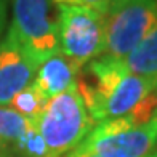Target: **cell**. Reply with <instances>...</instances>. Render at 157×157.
<instances>
[{
    "label": "cell",
    "instance_id": "ba28073f",
    "mask_svg": "<svg viewBox=\"0 0 157 157\" xmlns=\"http://www.w3.org/2000/svg\"><path fill=\"white\" fill-rule=\"evenodd\" d=\"M80 69V64H77L75 61L69 59L67 56L61 53H56L39 66L37 74L34 77V83L50 99L75 87L77 74Z\"/></svg>",
    "mask_w": 157,
    "mask_h": 157
},
{
    "label": "cell",
    "instance_id": "52a82bcc",
    "mask_svg": "<svg viewBox=\"0 0 157 157\" xmlns=\"http://www.w3.org/2000/svg\"><path fill=\"white\" fill-rule=\"evenodd\" d=\"M154 90H157V75L146 77L127 72L106 96L96 124L108 119L128 116Z\"/></svg>",
    "mask_w": 157,
    "mask_h": 157
},
{
    "label": "cell",
    "instance_id": "3957f363",
    "mask_svg": "<svg viewBox=\"0 0 157 157\" xmlns=\"http://www.w3.org/2000/svg\"><path fill=\"white\" fill-rule=\"evenodd\" d=\"M157 26V0H111L103 55L124 59Z\"/></svg>",
    "mask_w": 157,
    "mask_h": 157
},
{
    "label": "cell",
    "instance_id": "2e32d148",
    "mask_svg": "<svg viewBox=\"0 0 157 157\" xmlns=\"http://www.w3.org/2000/svg\"><path fill=\"white\" fill-rule=\"evenodd\" d=\"M154 117H157V111H155V114H154Z\"/></svg>",
    "mask_w": 157,
    "mask_h": 157
},
{
    "label": "cell",
    "instance_id": "7c38bea8",
    "mask_svg": "<svg viewBox=\"0 0 157 157\" xmlns=\"http://www.w3.org/2000/svg\"><path fill=\"white\" fill-rule=\"evenodd\" d=\"M55 5H75V6H87V8L96 10L106 15L109 8L111 0H53Z\"/></svg>",
    "mask_w": 157,
    "mask_h": 157
},
{
    "label": "cell",
    "instance_id": "6da1fadb",
    "mask_svg": "<svg viewBox=\"0 0 157 157\" xmlns=\"http://www.w3.org/2000/svg\"><path fill=\"white\" fill-rule=\"evenodd\" d=\"M34 124L45 141L50 157H66L96 125L77 87L50 98Z\"/></svg>",
    "mask_w": 157,
    "mask_h": 157
},
{
    "label": "cell",
    "instance_id": "9a60e30c",
    "mask_svg": "<svg viewBox=\"0 0 157 157\" xmlns=\"http://www.w3.org/2000/svg\"><path fill=\"white\" fill-rule=\"evenodd\" d=\"M0 157H15L11 152V149L2 141H0Z\"/></svg>",
    "mask_w": 157,
    "mask_h": 157
},
{
    "label": "cell",
    "instance_id": "4fadbf2b",
    "mask_svg": "<svg viewBox=\"0 0 157 157\" xmlns=\"http://www.w3.org/2000/svg\"><path fill=\"white\" fill-rule=\"evenodd\" d=\"M8 2L10 0H0V40L5 31V24H6V16H8Z\"/></svg>",
    "mask_w": 157,
    "mask_h": 157
},
{
    "label": "cell",
    "instance_id": "5b68a950",
    "mask_svg": "<svg viewBox=\"0 0 157 157\" xmlns=\"http://www.w3.org/2000/svg\"><path fill=\"white\" fill-rule=\"evenodd\" d=\"M58 16L61 55L80 66L103 55L106 15L87 6L58 5Z\"/></svg>",
    "mask_w": 157,
    "mask_h": 157
},
{
    "label": "cell",
    "instance_id": "30bf717a",
    "mask_svg": "<svg viewBox=\"0 0 157 157\" xmlns=\"http://www.w3.org/2000/svg\"><path fill=\"white\" fill-rule=\"evenodd\" d=\"M47 103H48V98L44 95V91L32 82L31 85H27L24 90H21L19 93L13 98L10 106H11V109L19 112L23 117L29 119L31 122H35V120L40 117V114L47 106Z\"/></svg>",
    "mask_w": 157,
    "mask_h": 157
},
{
    "label": "cell",
    "instance_id": "8fae6325",
    "mask_svg": "<svg viewBox=\"0 0 157 157\" xmlns=\"http://www.w3.org/2000/svg\"><path fill=\"white\" fill-rule=\"evenodd\" d=\"M31 120L8 106H0V141L8 147L15 146L31 127Z\"/></svg>",
    "mask_w": 157,
    "mask_h": 157
},
{
    "label": "cell",
    "instance_id": "7a4b0ae2",
    "mask_svg": "<svg viewBox=\"0 0 157 157\" xmlns=\"http://www.w3.org/2000/svg\"><path fill=\"white\" fill-rule=\"evenodd\" d=\"M157 117L135 125L128 116L103 120L74 151L98 157H146L157 151Z\"/></svg>",
    "mask_w": 157,
    "mask_h": 157
},
{
    "label": "cell",
    "instance_id": "8992f818",
    "mask_svg": "<svg viewBox=\"0 0 157 157\" xmlns=\"http://www.w3.org/2000/svg\"><path fill=\"white\" fill-rule=\"evenodd\" d=\"M39 66L8 26L0 40V106H10L13 98L34 82Z\"/></svg>",
    "mask_w": 157,
    "mask_h": 157
},
{
    "label": "cell",
    "instance_id": "5bb4252c",
    "mask_svg": "<svg viewBox=\"0 0 157 157\" xmlns=\"http://www.w3.org/2000/svg\"><path fill=\"white\" fill-rule=\"evenodd\" d=\"M66 157H98V155H91V154H82V152H77V151H72V152H69ZM146 157H157V151L152 152V154H149Z\"/></svg>",
    "mask_w": 157,
    "mask_h": 157
},
{
    "label": "cell",
    "instance_id": "9c48e42d",
    "mask_svg": "<svg viewBox=\"0 0 157 157\" xmlns=\"http://www.w3.org/2000/svg\"><path fill=\"white\" fill-rule=\"evenodd\" d=\"M122 61L132 74L146 77L157 75V26Z\"/></svg>",
    "mask_w": 157,
    "mask_h": 157
},
{
    "label": "cell",
    "instance_id": "277c9868",
    "mask_svg": "<svg viewBox=\"0 0 157 157\" xmlns=\"http://www.w3.org/2000/svg\"><path fill=\"white\" fill-rule=\"evenodd\" d=\"M58 23V8L53 0H13L10 27L39 64L59 53Z\"/></svg>",
    "mask_w": 157,
    "mask_h": 157
}]
</instances>
